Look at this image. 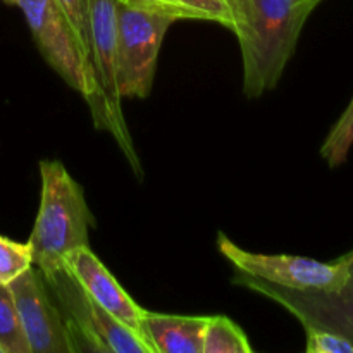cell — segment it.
Listing matches in <instances>:
<instances>
[{"label":"cell","instance_id":"6da1fadb","mask_svg":"<svg viewBox=\"0 0 353 353\" xmlns=\"http://www.w3.org/2000/svg\"><path fill=\"white\" fill-rule=\"evenodd\" d=\"M323 0H250V16L236 34L243 64V93L259 99L281 79L295 54L307 17Z\"/></svg>","mask_w":353,"mask_h":353},{"label":"cell","instance_id":"7a4b0ae2","mask_svg":"<svg viewBox=\"0 0 353 353\" xmlns=\"http://www.w3.org/2000/svg\"><path fill=\"white\" fill-rule=\"evenodd\" d=\"M41 195L28 245L33 265L41 274L64 268L69 254L88 247L90 228L95 217L86 203L81 185L61 161L40 162Z\"/></svg>","mask_w":353,"mask_h":353},{"label":"cell","instance_id":"3957f363","mask_svg":"<svg viewBox=\"0 0 353 353\" xmlns=\"http://www.w3.org/2000/svg\"><path fill=\"white\" fill-rule=\"evenodd\" d=\"M117 2L119 0H88L90 3V55L97 83V97L90 102L93 123L99 130L112 134L124 157L141 178L143 169L138 161L130 130L123 112L117 68Z\"/></svg>","mask_w":353,"mask_h":353},{"label":"cell","instance_id":"277c9868","mask_svg":"<svg viewBox=\"0 0 353 353\" xmlns=\"http://www.w3.org/2000/svg\"><path fill=\"white\" fill-rule=\"evenodd\" d=\"M43 278L64 314L76 352L155 353L140 333L93 302L68 269L43 274Z\"/></svg>","mask_w":353,"mask_h":353},{"label":"cell","instance_id":"5b68a950","mask_svg":"<svg viewBox=\"0 0 353 353\" xmlns=\"http://www.w3.org/2000/svg\"><path fill=\"white\" fill-rule=\"evenodd\" d=\"M176 23L168 14L117 2V68L123 99H147L165 33Z\"/></svg>","mask_w":353,"mask_h":353},{"label":"cell","instance_id":"8992f818","mask_svg":"<svg viewBox=\"0 0 353 353\" xmlns=\"http://www.w3.org/2000/svg\"><path fill=\"white\" fill-rule=\"evenodd\" d=\"M217 248L236 272L290 290L340 292L348 278L350 252L333 262H319L288 254H257L245 250L219 233Z\"/></svg>","mask_w":353,"mask_h":353},{"label":"cell","instance_id":"52a82bcc","mask_svg":"<svg viewBox=\"0 0 353 353\" xmlns=\"http://www.w3.org/2000/svg\"><path fill=\"white\" fill-rule=\"evenodd\" d=\"M19 7L38 50L47 64L79 93L86 103L97 97L92 64L83 52L71 24L55 0H6Z\"/></svg>","mask_w":353,"mask_h":353},{"label":"cell","instance_id":"ba28073f","mask_svg":"<svg viewBox=\"0 0 353 353\" xmlns=\"http://www.w3.org/2000/svg\"><path fill=\"white\" fill-rule=\"evenodd\" d=\"M233 283L279 303L300 321L303 330L334 331L353 341V250L350 252L348 278L340 292L290 290L243 272H236Z\"/></svg>","mask_w":353,"mask_h":353},{"label":"cell","instance_id":"9c48e42d","mask_svg":"<svg viewBox=\"0 0 353 353\" xmlns=\"http://www.w3.org/2000/svg\"><path fill=\"white\" fill-rule=\"evenodd\" d=\"M30 353H76L71 331L52 296L43 274L34 265L9 285Z\"/></svg>","mask_w":353,"mask_h":353},{"label":"cell","instance_id":"30bf717a","mask_svg":"<svg viewBox=\"0 0 353 353\" xmlns=\"http://www.w3.org/2000/svg\"><path fill=\"white\" fill-rule=\"evenodd\" d=\"M64 268L71 272L72 278L78 281L83 292L95 303H99L103 310L126 324L128 327L140 333L147 340L141 327L145 309H141L133 299L126 293V290L119 285L112 272L100 262V259L93 254L88 247L76 248L68 255ZM148 341V340H147Z\"/></svg>","mask_w":353,"mask_h":353},{"label":"cell","instance_id":"8fae6325","mask_svg":"<svg viewBox=\"0 0 353 353\" xmlns=\"http://www.w3.org/2000/svg\"><path fill=\"white\" fill-rule=\"evenodd\" d=\"M209 317L145 310L141 327L155 353H202Z\"/></svg>","mask_w":353,"mask_h":353},{"label":"cell","instance_id":"7c38bea8","mask_svg":"<svg viewBox=\"0 0 353 353\" xmlns=\"http://www.w3.org/2000/svg\"><path fill=\"white\" fill-rule=\"evenodd\" d=\"M202 353H252L245 331L226 316H210L207 321Z\"/></svg>","mask_w":353,"mask_h":353},{"label":"cell","instance_id":"4fadbf2b","mask_svg":"<svg viewBox=\"0 0 353 353\" xmlns=\"http://www.w3.org/2000/svg\"><path fill=\"white\" fill-rule=\"evenodd\" d=\"M0 352L30 353L9 285L0 286Z\"/></svg>","mask_w":353,"mask_h":353},{"label":"cell","instance_id":"5bb4252c","mask_svg":"<svg viewBox=\"0 0 353 353\" xmlns=\"http://www.w3.org/2000/svg\"><path fill=\"white\" fill-rule=\"evenodd\" d=\"M353 147V97L340 119L331 128L321 147V155L330 168H338L348 159Z\"/></svg>","mask_w":353,"mask_h":353},{"label":"cell","instance_id":"9a60e30c","mask_svg":"<svg viewBox=\"0 0 353 353\" xmlns=\"http://www.w3.org/2000/svg\"><path fill=\"white\" fill-rule=\"evenodd\" d=\"M33 265L30 245L0 234V286H7Z\"/></svg>","mask_w":353,"mask_h":353},{"label":"cell","instance_id":"2e32d148","mask_svg":"<svg viewBox=\"0 0 353 353\" xmlns=\"http://www.w3.org/2000/svg\"><path fill=\"white\" fill-rule=\"evenodd\" d=\"M192 19L212 21L234 31V17L226 0H178Z\"/></svg>","mask_w":353,"mask_h":353},{"label":"cell","instance_id":"e0dca14e","mask_svg":"<svg viewBox=\"0 0 353 353\" xmlns=\"http://www.w3.org/2000/svg\"><path fill=\"white\" fill-rule=\"evenodd\" d=\"M59 9L65 16L68 23L71 24L76 38L79 40L83 52L88 57L92 64V55H90V3L88 0H55Z\"/></svg>","mask_w":353,"mask_h":353},{"label":"cell","instance_id":"ac0fdd59","mask_svg":"<svg viewBox=\"0 0 353 353\" xmlns=\"http://www.w3.org/2000/svg\"><path fill=\"white\" fill-rule=\"evenodd\" d=\"M309 353H353V341L327 330H305Z\"/></svg>","mask_w":353,"mask_h":353},{"label":"cell","instance_id":"d6986e66","mask_svg":"<svg viewBox=\"0 0 353 353\" xmlns=\"http://www.w3.org/2000/svg\"><path fill=\"white\" fill-rule=\"evenodd\" d=\"M128 3H134V6L145 7V9L157 10V12L168 14L174 21L181 19H192L190 14L183 9L181 3L178 0H126Z\"/></svg>","mask_w":353,"mask_h":353},{"label":"cell","instance_id":"ffe728a7","mask_svg":"<svg viewBox=\"0 0 353 353\" xmlns=\"http://www.w3.org/2000/svg\"><path fill=\"white\" fill-rule=\"evenodd\" d=\"M226 3L230 6L231 12L234 17V34H238L240 31L245 30L248 23V16H250V0H226Z\"/></svg>","mask_w":353,"mask_h":353},{"label":"cell","instance_id":"44dd1931","mask_svg":"<svg viewBox=\"0 0 353 353\" xmlns=\"http://www.w3.org/2000/svg\"><path fill=\"white\" fill-rule=\"evenodd\" d=\"M119 2H126V0H119Z\"/></svg>","mask_w":353,"mask_h":353},{"label":"cell","instance_id":"7402d4cb","mask_svg":"<svg viewBox=\"0 0 353 353\" xmlns=\"http://www.w3.org/2000/svg\"><path fill=\"white\" fill-rule=\"evenodd\" d=\"M0 353H2V352H0Z\"/></svg>","mask_w":353,"mask_h":353}]
</instances>
